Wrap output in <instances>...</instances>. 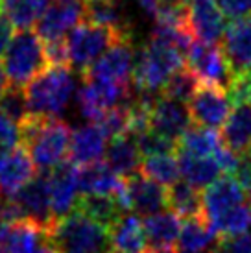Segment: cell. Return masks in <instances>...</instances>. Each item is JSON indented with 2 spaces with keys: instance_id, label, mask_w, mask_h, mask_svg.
Returning a JSON list of instances; mask_svg holds the SVG:
<instances>
[{
  "instance_id": "1",
  "label": "cell",
  "mask_w": 251,
  "mask_h": 253,
  "mask_svg": "<svg viewBox=\"0 0 251 253\" xmlns=\"http://www.w3.org/2000/svg\"><path fill=\"white\" fill-rule=\"evenodd\" d=\"M72 129L59 117L30 115L21 124V144L30 152L37 170L48 172L69 161Z\"/></svg>"
},
{
  "instance_id": "2",
  "label": "cell",
  "mask_w": 251,
  "mask_h": 253,
  "mask_svg": "<svg viewBox=\"0 0 251 253\" xmlns=\"http://www.w3.org/2000/svg\"><path fill=\"white\" fill-rule=\"evenodd\" d=\"M46 239L59 253H105L109 250V229L80 209L54 220Z\"/></svg>"
},
{
  "instance_id": "3",
  "label": "cell",
  "mask_w": 251,
  "mask_h": 253,
  "mask_svg": "<svg viewBox=\"0 0 251 253\" xmlns=\"http://www.w3.org/2000/svg\"><path fill=\"white\" fill-rule=\"evenodd\" d=\"M185 65V54L172 41L152 36L150 42L135 57L133 85L139 92L157 94L163 91L170 76Z\"/></svg>"
},
{
  "instance_id": "4",
  "label": "cell",
  "mask_w": 251,
  "mask_h": 253,
  "mask_svg": "<svg viewBox=\"0 0 251 253\" xmlns=\"http://www.w3.org/2000/svg\"><path fill=\"white\" fill-rule=\"evenodd\" d=\"M30 115L59 117L74 92V76L69 65H50L26 87Z\"/></svg>"
},
{
  "instance_id": "5",
  "label": "cell",
  "mask_w": 251,
  "mask_h": 253,
  "mask_svg": "<svg viewBox=\"0 0 251 253\" xmlns=\"http://www.w3.org/2000/svg\"><path fill=\"white\" fill-rule=\"evenodd\" d=\"M2 67L7 84L15 87H26L42 71L50 67L44 41L35 30H17L7 50L2 56Z\"/></svg>"
},
{
  "instance_id": "6",
  "label": "cell",
  "mask_w": 251,
  "mask_h": 253,
  "mask_svg": "<svg viewBox=\"0 0 251 253\" xmlns=\"http://www.w3.org/2000/svg\"><path fill=\"white\" fill-rule=\"evenodd\" d=\"M126 36H129L127 28H115V26L98 24L85 19L65 39L67 50H69L70 69L84 74L115 42Z\"/></svg>"
},
{
  "instance_id": "7",
  "label": "cell",
  "mask_w": 251,
  "mask_h": 253,
  "mask_svg": "<svg viewBox=\"0 0 251 253\" xmlns=\"http://www.w3.org/2000/svg\"><path fill=\"white\" fill-rule=\"evenodd\" d=\"M135 52H133L131 34L117 41L104 56L92 63L82 74L84 80L100 82V84L115 85L122 89H129L133 84V71H135Z\"/></svg>"
},
{
  "instance_id": "8",
  "label": "cell",
  "mask_w": 251,
  "mask_h": 253,
  "mask_svg": "<svg viewBox=\"0 0 251 253\" xmlns=\"http://www.w3.org/2000/svg\"><path fill=\"white\" fill-rule=\"evenodd\" d=\"M231 100L227 89L212 84H200L198 91L188 102L192 124L209 129H222L231 113Z\"/></svg>"
},
{
  "instance_id": "9",
  "label": "cell",
  "mask_w": 251,
  "mask_h": 253,
  "mask_svg": "<svg viewBox=\"0 0 251 253\" xmlns=\"http://www.w3.org/2000/svg\"><path fill=\"white\" fill-rule=\"evenodd\" d=\"M185 63L194 71L202 84L218 85V87L227 89L229 92L233 74H231V69L220 44L194 41L185 56Z\"/></svg>"
},
{
  "instance_id": "10",
  "label": "cell",
  "mask_w": 251,
  "mask_h": 253,
  "mask_svg": "<svg viewBox=\"0 0 251 253\" xmlns=\"http://www.w3.org/2000/svg\"><path fill=\"white\" fill-rule=\"evenodd\" d=\"M87 19L85 0H54L35 24V32L42 41L65 39L80 22Z\"/></svg>"
},
{
  "instance_id": "11",
  "label": "cell",
  "mask_w": 251,
  "mask_h": 253,
  "mask_svg": "<svg viewBox=\"0 0 251 253\" xmlns=\"http://www.w3.org/2000/svg\"><path fill=\"white\" fill-rule=\"evenodd\" d=\"M120 205L124 211L135 212L140 216H150L165 211L168 209L167 187L137 172L126 177V192L120 198Z\"/></svg>"
},
{
  "instance_id": "12",
  "label": "cell",
  "mask_w": 251,
  "mask_h": 253,
  "mask_svg": "<svg viewBox=\"0 0 251 253\" xmlns=\"http://www.w3.org/2000/svg\"><path fill=\"white\" fill-rule=\"evenodd\" d=\"M48 174L50 207L54 220L65 216L76 209L78 200L82 196L78 183V165L65 161L59 167L46 172Z\"/></svg>"
},
{
  "instance_id": "13",
  "label": "cell",
  "mask_w": 251,
  "mask_h": 253,
  "mask_svg": "<svg viewBox=\"0 0 251 253\" xmlns=\"http://www.w3.org/2000/svg\"><path fill=\"white\" fill-rule=\"evenodd\" d=\"M188 26L196 41L222 44L227 28V15L218 0H192L188 4Z\"/></svg>"
},
{
  "instance_id": "14",
  "label": "cell",
  "mask_w": 251,
  "mask_h": 253,
  "mask_svg": "<svg viewBox=\"0 0 251 253\" xmlns=\"http://www.w3.org/2000/svg\"><path fill=\"white\" fill-rule=\"evenodd\" d=\"M220 46L233 78L251 71V13L227 22Z\"/></svg>"
},
{
  "instance_id": "15",
  "label": "cell",
  "mask_w": 251,
  "mask_h": 253,
  "mask_svg": "<svg viewBox=\"0 0 251 253\" xmlns=\"http://www.w3.org/2000/svg\"><path fill=\"white\" fill-rule=\"evenodd\" d=\"M203 194V216L207 222H214L216 218L223 216L225 212L233 211L235 207L248 202V192L240 185L235 176L223 174L216 181L209 185L202 192Z\"/></svg>"
},
{
  "instance_id": "16",
  "label": "cell",
  "mask_w": 251,
  "mask_h": 253,
  "mask_svg": "<svg viewBox=\"0 0 251 253\" xmlns=\"http://www.w3.org/2000/svg\"><path fill=\"white\" fill-rule=\"evenodd\" d=\"M150 124H152L154 131L177 142L181 139V135L192 124L188 104L179 102V100L167 98V96H163L159 92L154 102V107H152V120H150Z\"/></svg>"
},
{
  "instance_id": "17",
  "label": "cell",
  "mask_w": 251,
  "mask_h": 253,
  "mask_svg": "<svg viewBox=\"0 0 251 253\" xmlns=\"http://www.w3.org/2000/svg\"><path fill=\"white\" fill-rule=\"evenodd\" d=\"M37 176V167L26 148L19 146L7 150L0 159V192L2 196H13L15 192Z\"/></svg>"
},
{
  "instance_id": "18",
  "label": "cell",
  "mask_w": 251,
  "mask_h": 253,
  "mask_svg": "<svg viewBox=\"0 0 251 253\" xmlns=\"http://www.w3.org/2000/svg\"><path fill=\"white\" fill-rule=\"evenodd\" d=\"M78 183L82 194L115 196L119 202L126 192V177L119 176L104 159L78 167Z\"/></svg>"
},
{
  "instance_id": "19",
  "label": "cell",
  "mask_w": 251,
  "mask_h": 253,
  "mask_svg": "<svg viewBox=\"0 0 251 253\" xmlns=\"http://www.w3.org/2000/svg\"><path fill=\"white\" fill-rule=\"evenodd\" d=\"M223 146L237 155L251 154V100L233 102L231 113L220 129Z\"/></svg>"
},
{
  "instance_id": "20",
  "label": "cell",
  "mask_w": 251,
  "mask_h": 253,
  "mask_svg": "<svg viewBox=\"0 0 251 253\" xmlns=\"http://www.w3.org/2000/svg\"><path fill=\"white\" fill-rule=\"evenodd\" d=\"M107 144H109V139L105 137L102 127L94 122L76 127L72 131V139H70L69 161H72L78 167L102 161L105 157Z\"/></svg>"
},
{
  "instance_id": "21",
  "label": "cell",
  "mask_w": 251,
  "mask_h": 253,
  "mask_svg": "<svg viewBox=\"0 0 251 253\" xmlns=\"http://www.w3.org/2000/svg\"><path fill=\"white\" fill-rule=\"evenodd\" d=\"M109 248L119 253H146L148 240L144 224L135 212L120 214L109 227Z\"/></svg>"
},
{
  "instance_id": "22",
  "label": "cell",
  "mask_w": 251,
  "mask_h": 253,
  "mask_svg": "<svg viewBox=\"0 0 251 253\" xmlns=\"http://www.w3.org/2000/svg\"><path fill=\"white\" fill-rule=\"evenodd\" d=\"M46 242V229L42 225L30 220H19L7 224L0 239V250L2 253H37Z\"/></svg>"
},
{
  "instance_id": "23",
  "label": "cell",
  "mask_w": 251,
  "mask_h": 253,
  "mask_svg": "<svg viewBox=\"0 0 251 253\" xmlns=\"http://www.w3.org/2000/svg\"><path fill=\"white\" fill-rule=\"evenodd\" d=\"M183 218L177 216L170 209L159 211L155 214L144 216V233H146L148 246L152 248H174L177 244L179 233L183 227Z\"/></svg>"
},
{
  "instance_id": "24",
  "label": "cell",
  "mask_w": 251,
  "mask_h": 253,
  "mask_svg": "<svg viewBox=\"0 0 251 253\" xmlns=\"http://www.w3.org/2000/svg\"><path fill=\"white\" fill-rule=\"evenodd\" d=\"M104 161L122 177H129L140 172L142 154L137 146L135 137L124 135L119 139H111L107 144V150H105Z\"/></svg>"
},
{
  "instance_id": "25",
  "label": "cell",
  "mask_w": 251,
  "mask_h": 253,
  "mask_svg": "<svg viewBox=\"0 0 251 253\" xmlns=\"http://www.w3.org/2000/svg\"><path fill=\"white\" fill-rule=\"evenodd\" d=\"M216 240V233L212 231V227L203 214L187 218L183 222L181 233H179V239H177V252L205 253L207 250H212Z\"/></svg>"
},
{
  "instance_id": "26",
  "label": "cell",
  "mask_w": 251,
  "mask_h": 253,
  "mask_svg": "<svg viewBox=\"0 0 251 253\" xmlns=\"http://www.w3.org/2000/svg\"><path fill=\"white\" fill-rule=\"evenodd\" d=\"M177 159H179L183 181H187L188 185L200 190H205L209 185H212L222 174L214 157H200V155L177 152Z\"/></svg>"
},
{
  "instance_id": "27",
  "label": "cell",
  "mask_w": 251,
  "mask_h": 253,
  "mask_svg": "<svg viewBox=\"0 0 251 253\" xmlns=\"http://www.w3.org/2000/svg\"><path fill=\"white\" fill-rule=\"evenodd\" d=\"M203 190L196 189L187 181H179L167 187L168 209L183 220L203 214Z\"/></svg>"
},
{
  "instance_id": "28",
  "label": "cell",
  "mask_w": 251,
  "mask_h": 253,
  "mask_svg": "<svg viewBox=\"0 0 251 253\" xmlns=\"http://www.w3.org/2000/svg\"><path fill=\"white\" fill-rule=\"evenodd\" d=\"M222 144L223 142L220 139V135L216 133V129L190 124V127L177 141V152L200 155V157H214V154L222 148Z\"/></svg>"
},
{
  "instance_id": "29",
  "label": "cell",
  "mask_w": 251,
  "mask_h": 253,
  "mask_svg": "<svg viewBox=\"0 0 251 253\" xmlns=\"http://www.w3.org/2000/svg\"><path fill=\"white\" fill-rule=\"evenodd\" d=\"M50 6V0H0V13L17 30H30Z\"/></svg>"
},
{
  "instance_id": "30",
  "label": "cell",
  "mask_w": 251,
  "mask_h": 253,
  "mask_svg": "<svg viewBox=\"0 0 251 253\" xmlns=\"http://www.w3.org/2000/svg\"><path fill=\"white\" fill-rule=\"evenodd\" d=\"M140 174L157 181L163 187H170V185L177 183L181 177L177 152L144 155L142 163H140Z\"/></svg>"
},
{
  "instance_id": "31",
  "label": "cell",
  "mask_w": 251,
  "mask_h": 253,
  "mask_svg": "<svg viewBox=\"0 0 251 253\" xmlns=\"http://www.w3.org/2000/svg\"><path fill=\"white\" fill-rule=\"evenodd\" d=\"M76 209L84 211L85 214H89L91 218H94L96 222H100L102 225H105L107 229L113 225V222L124 214L122 205H120L119 198L115 196H98V194H82L78 200Z\"/></svg>"
},
{
  "instance_id": "32",
  "label": "cell",
  "mask_w": 251,
  "mask_h": 253,
  "mask_svg": "<svg viewBox=\"0 0 251 253\" xmlns=\"http://www.w3.org/2000/svg\"><path fill=\"white\" fill-rule=\"evenodd\" d=\"M200 84H202V82H200V78L196 76L194 71L185 63L181 69H177V71L170 76V80L167 82V85L163 87L161 94H163V96H167V98L179 100V102L188 104L190 98L194 96V92L198 91Z\"/></svg>"
},
{
  "instance_id": "33",
  "label": "cell",
  "mask_w": 251,
  "mask_h": 253,
  "mask_svg": "<svg viewBox=\"0 0 251 253\" xmlns=\"http://www.w3.org/2000/svg\"><path fill=\"white\" fill-rule=\"evenodd\" d=\"M210 227H212V231L216 233L218 239L251 231V204H250V200H248L246 204L235 207L233 211L225 212L223 216L216 218L214 222H210Z\"/></svg>"
},
{
  "instance_id": "34",
  "label": "cell",
  "mask_w": 251,
  "mask_h": 253,
  "mask_svg": "<svg viewBox=\"0 0 251 253\" xmlns=\"http://www.w3.org/2000/svg\"><path fill=\"white\" fill-rule=\"evenodd\" d=\"M102 127L105 137L111 139H119L124 135H131V111H129V102L115 106L104 113V117L94 122Z\"/></svg>"
},
{
  "instance_id": "35",
  "label": "cell",
  "mask_w": 251,
  "mask_h": 253,
  "mask_svg": "<svg viewBox=\"0 0 251 253\" xmlns=\"http://www.w3.org/2000/svg\"><path fill=\"white\" fill-rule=\"evenodd\" d=\"M0 111L21 126L22 122L30 117L28 98H26L24 87L7 85L6 91L2 92V96H0Z\"/></svg>"
},
{
  "instance_id": "36",
  "label": "cell",
  "mask_w": 251,
  "mask_h": 253,
  "mask_svg": "<svg viewBox=\"0 0 251 253\" xmlns=\"http://www.w3.org/2000/svg\"><path fill=\"white\" fill-rule=\"evenodd\" d=\"M85 7H87V21L115 26V28H126L122 24L117 0H91V2H85Z\"/></svg>"
},
{
  "instance_id": "37",
  "label": "cell",
  "mask_w": 251,
  "mask_h": 253,
  "mask_svg": "<svg viewBox=\"0 0 251 253\" xmlns=\"http://www.w3.org/2000/svg\"><path fill=\"white\" fill-rule=\"evenodd\" d=\"M133 137L137 141V146H139L142 157L154 154H172V152H177V142H174L172 139L165 137V135L157 133L154 129H146V131L133 135Z\"/></svg>"
},
{
  "instance_id": "38",
  "label": "cell",
  "mask_w": 251,
  "mask_h": 253,
  "mask_svg": "<svg viewBox=\"0 0 251 253\" xmlns=\"http://www.w3.org/2000/svg\"><path fill=\"white\" fill-rule=\"evenodd\" d=\"M78 106L82 109V115L89 122H98L107 109H111V107L105 106L102 98L98 96V92L92 89V85H89L87 82H84L82 89L78 92Z\"/></svg>"
},
{
  "instance_id": "39",
  "label": "cell",
  "mask_w": 251,
  "mask_h": 253,
  "mask_svg": "<svg viewBox=\"0 0 251 253\" xmlns=\"http://www.w3.org/2000/svg\"><path fill=\"white\" fill-rule=\"evenodd\" d=\"M209 253H251V231L218 239Z\"/></svg>"
},
{
  "instance_id": "40",
  "label": "cell",
  "mask_w": 251,
  "mask_h": 253,
  "mask_svg": "<svg viewBox=\"0 0 251 253\" xmlns=\"http://www.w3.org/2000/svg\"><path fill=\"white\" fill-rule=\"evenodd\" d=\"M21 144V126L0 111V148L11 150Z\"/></svg>"
},
{
  "instance_id": "41",
  "label": "cell",
  "mask_w": 251,
  "mask_h": 253,
  "mask_svg": "<svg viewBox=\"0 0 251 253\" xmlns=\"http://www.w3.org/2000/svg\"><path fill=\"white\" fill-rule=\"evenodd\" d=\"M218 2L229 19H238L251 13V0H218Z\"/></svg>"
},
{
  "instance_id": "42",
  "label": "cell",
  "mask_w": 251,
  "mask_h": 253,
  "mask_svg": "<svg viewBox=\"0 0 251 253\" xmlns=\"http://www.w3.org/2000/svg\"><path fill=\"white\" fill-rule=\"evenodd\" d=\"M15 26L7 21V17L4 13H0V57L4 56V52L7 50L11 39L15 37Z\"/></svg>"
},
{
  "instance_id": "43",
  "label": "cell",
  "mask_w": 251,
  "mask_h": 253,
  "mask_svg": "<svg viewBox=\"0 0 251 253\" xmlns=\"http://www.w3.org/2000/svg\"><path fill=\"white\" fill-rule=\"evenodd\" d=\"M139 2V6L146 11L150 17H157V13H159V7H161V2L163 0H137Z\"/></svg>"
},
{
  "instance_id": "44",
  "label": "cell",
  "mask_w": 251,
  "mask_h": 253,
  "mask_svg": "<svg viewBox=\"0 0 251 253\" xmlns=\"http://www.w3.org/2000/svg\"><path fill=\"white\" fill-rule=\"evenodd\" d=\"M7 78H6V72H4V67H2V63H0V96H2V92L6 91L7 87Z\"/></svg>"
},
{
  "instance_id": "45",
  "label": "cell",
  "mask_w": 251,
  "mask_h": 253,
  "mask_svg": "<svg viewBox=\"0 0 251 253\" xmlns=\"http://www.w3.org/2000/svg\"><path fill=\"white\" fill-rule=\"evenodd\" d=\"M146 253H179L174 248H150Z\"/></svg>"
},
{
  "instance_id": "46",
  "label": "cell",
  "mask_w": 251,
  "mask_h": 253,
  "mask_svg": "<svg viewBox=\"0 0 251 253\" xmlns=\"http://www.w3.org/2000/svg\"><path fill=\"white\" fill-rule=\"evenodd\" d=\"M7 227V222L6 218H4V212H2V202H0V239H2V235H4V231H6Z\"/></svg>"
},
{
  "instance_id": "47",
  "label": "cell",
  "mask_w": 251,
  "mask_h": 253,
  "mask_svg": "<svg viewBox=\"0 0 251 253\" xmlns=\"http://www.w3.org/2000/svg\"><path fill=\"white\" fill-rule=\"evenodd\" d=\"M177 2H181V4H187V6H188V4L192 2V0H177Z\"/></svg>"
},
{
  "instance_id": "48",
  "label": "cell",
  "mask_w": 251,
  "mask_h": 253,
  "mask_svg": "<svg viewBox=\"0 0 251 253\" xmlns=\"http://www.w3.org/2000/svg\"><path fill=\"white\" fill-rule=\"evenodd\" d=\"M105 253H119V252H115V250H111V248H109V250H107Z\"/></svg>"
},
{
  "instance_id": "49",
  "label": "cell",
  "mask_w": 251,
  "mask_h": 253,
  "mask_svg": "<svg viewBox=\"0 0 251 253\" xmlns=\"http://www.w3.org/2000/svg\"><path fill=\"white\" fill-rule=\"evenodd\" d=\"M248 200H250V204H251V190L248 192Z\"/></svg>"
},
{
  "instance_id": "50",
  "label": "cell",
  "mask_w": 251,
  "mask_h": 253,
  "mask_svg": "<svg viewBox=\"0 0 251 253\" xmlns=\"http://www.w3.org/2000/svg\"><path fill=\"white\" fill-rule=\"evenodd\" d=\"M85 2H91V0H85Z\"/></svg>"
}]
</instances>
